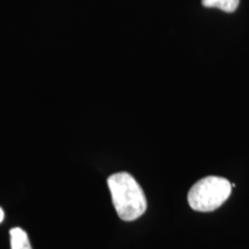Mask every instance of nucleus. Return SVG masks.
<instances>
[{"label":"nucleus","instance_id":"obj_1","mask_svg":"<svg viewBox=\"0 0 249 249\" xmlns=\"http://www.w3.org/2000/svg\"><path fill=\"white\" fill-rule=\"evenodd\" d=\"M112 202L118 216L124 222H133L147 210L144 192L139 182L127 172L114 173L107 179Z\"/></svg>","mask_w":249,"mask_h":249},{"label":"nucleus","instance_id":"obj_2","mask_svg":"<svg viewBox=\"0 0 249 249\" xmlns=\"http://www.w3.org/2000/svg\"><path fill=\"white\" fill-rule=\"evenodd\" d=\"M232 193V185L223 177L209 176L198 180L189 189V207L200 213H210L225 203Z\"/></svg>","mask_w":249,"mask_h":249},{"label":"nucleus","instance_id":"obj_3","mask_svg":"<svg viewBox=\"0 0 249 249\" xmlns=\"http://www.w3.org/2000/svg\"><path fill=\"white\" fill-rule=\"evenodd\" d=\"M11 235V248L12 249H33L31 248L29 238L26 231L20 227H14L9 232Z\"/></svg>","mask_w":249,"mask_h":249},{"label":"nucleus","instance_id":"obj_4","mask_svg":"<svg viewBox=\"0 0 249 249\" xmlns=\"http://www.w3.org/2000/svg\"><path fill=\"white\" fill-rule=\"evenodd\" d=\"M240 0H202V5L207 8L222 9L226 13H233L238 8Z\"/></svg>","mask_w":249,"mask_h":249},{"label":"nucleus","instance_id":"obj_5","mask_svg":"<svg viewBox=\"0 0 249 249\" xmlns=\"http://www.w3.org/2000/svg\"><path fill=\"white\" fill-rule=\"evenodd\" d=\"M4 217H5V213H4V210L1 209V208H0V223L2 222V220H4Z\"/></svg>","mask_w":249,"mask_h":249}]
</instances>
